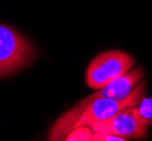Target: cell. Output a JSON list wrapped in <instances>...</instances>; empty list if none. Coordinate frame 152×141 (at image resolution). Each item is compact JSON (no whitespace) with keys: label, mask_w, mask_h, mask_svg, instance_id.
Returning a JSON list of instances; mask_svg holds the SVG:
<instances>
[{"label":"cell","mask_w":152,"mask_h":141,"mask_svg":"<svg viewBox=\"0 0 152 141\" xmlns=\"http://www.w3.org/2000/svg\"><path fill=\"white\" fill-rule=\"evenodd\" d=\"M143 76H144V71L141 67L131 69L126 73L121 75L114 79L113 81L107 83L106 86L99 88L94 94L78 102L73 109L60 116L56 121V123L52 125L50 135H49V140H65L66 135L69 133L70 130H73L83 109L94 99L108 98V99L121 101L126 98L133 91L134 88L142 81Z\"/></svg>","instance_id":"1"},{"label":"cell","mask_w":152,"mask_h":141,"mask_svg":"<svg viewBox=\"0 0 152 141\" xmlns=\"http://www.w3.org/2000/svg\"><path fill=\"white\" fill-rule=\"evenodd\" d=\"M35 57V49L25 36L0 24V77L23 69Z\"/></svg>","instance_id":"2"},{"label":"cell","mask_w":152,"mask_h":141,"mask_svg":"<svg viewBox=\"0 0 152 141\" xmlns=\"http://www.w3.org/2000/svg\"><path fill=\"white\" fill-rule=\"evenodd\" d=\"M135 64V59L119 50L98 54L86 69L85 79L89 87L99 89L114 79L129 71Z\"/></svg>","instance_id":"3"},{"label":"cell","mask_w":152,"mask_h":141,"mask_svg":"<svg viewBox=\"0 0 152 141\" xmlns=\"http://www.w3.org/2000/svg\"><path fill=\"white\" fill-rule=\"evenodd\" d=\"M144 96H145V83L141 81L134 88L133 91L124 99H121V101L108 99V98L94 99L83 109L78 120L76 121L74 128L81 127V125L90 127L93 123L111 119L113 116H115L123 109L137 106Z\"/></svg>","instance_id":"4"},{"label":"cell","mask_w":152,"mask_h":141,"mask_svg":"<svg viewBox=\"0 0 152 141\" xmlns=\"http://www.w3.org/2000/svg\"><path fill=\"white\" fill-rule=\"evenodd\" d=\"M93 132H106L121 135L125 139H141L148 135L149 125L140 120L135 106L128 107L117 113L111 119L96 122L90 125Z\"/></svg>","instance_id":"5"},{"label":"cell","mask_w":152,"mask_h":141,"mask_svg":"<svg viewBox=\"0 0 152 141\" xmlns=\"http://www.w3.org/2000/svg\"><path fill=\"white\" fill-rule=\"evenodd\" d=\"M135 112L141 121L152 125V97H143L139 105L135 106Z\"/></svg>","instance_id":"6"},{"label":"cell","mask_w":152,"mask_h":141,"mask_svg":"<svg viewBox=\"0 0 152 141\" xmlns=\"http://www.w3.org/2000/svg\"><path fill=\"white\" fill-rule=\"evenodd\" d=\"M93 131L89 125H81L76 127L66 135V141H90L92 140Z\"/></svg>","instance_id":"7"},{"label":"cell","mask_w":152,"mask_h":141,"mask_svg":"<svg viewBox=\"0 0 152 141\" xmlns=\"http://www.w3.org/2000/svg\"><path fill=\"white\" fill-rule=\"evenodd\" d=\"M127 139L123 138L121 135H116L113 133H106V132H93L92 141H126Z\"/></svg>","instance_id":"8"}]
</instances>
